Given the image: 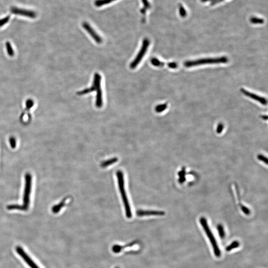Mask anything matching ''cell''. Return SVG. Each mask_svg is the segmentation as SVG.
I'll return each instance as SVG.
<instances>
[{"label": "cell", "mask_w": 268, "mask_h": 268, "mask_svg": "<svg viewBox=\"0 0 268 268\" xmlns=\"http://www.w3.org/2000/svg\"><path fill=\"white\" fill-rule=\"evenodd\" d=\"M32 174L27 173L25 175V185L23 191L22 205H11L7 206V210H18L21 211H27L29 209L30 204V196L32 193Z\"/></svg>", "instance_id": "cell-1"}, {"label": "cell", "mask_w": 268, "mask_h": 268, "mask_svg": "<svg viewBox=\"0 0 268 268\" xmlns=\"http://www.w3.org/2000/svg\"><path fill=\"white\" fill-rule=\"evenodd\" d=\"M101 80L102 77L100 74L96 72V74H94L93 83L92 87L77 92V94L81 96L88 94L91 92H97L96 105L97 108L102 107L103 105L102 92L101 89Z\"/></svg>", "instance_id": "cell-2"}, {"label": "cell", "mask_w": 268, "mask_h": 268, "mask_svg": "<svg viewBox=\"0 0 268 268\" xmlns=\"http://www.w3.org/2000/svg\"><path fill=\"white\" fill-rule=\"evenodd\" d=\"M116 176H117V178L118 179L120 192V194L122 196L123 202L124 206L126 216L128 219H131L132 216V211H131L130 203L129 202V200H128V197H127V194L126 192L125 189V182L123 172L121 170H118L116 172Z\"/></svg>", "instance_id": "cell-3"}, {"label": "cell", "mask_w": 268, "mask_h": 268, "mask_svg": "<svg viewBox=\"0 0 268 268\" xmlns=\"http://www.w3.org/2000/svg\"><path fill=\"white\" fill-rule=\"evenodd\" d=\"M228 62V58L226 56L218 58H205L195 60L187 61L184 63V66L186 68L206 65V64H225Z\"/></svg>", "instance_id": "cell-4"}, {"label": "cell", "mask_w": 268, "mask_h": 268, "mask_svg": "<svg viewBox=\"0 0 268 268\" xmlns=\"http://www.w3.org/2000/svg\"><path fill=\"white\" fill-rule=\"evenodd\" d=\"M200 222L205 231L206 236L210 239V241L211 243V246L213 247L215 256H216V257H220V256H221V251L220 250L219 246L217 245V242L214 237V234L211 232L210 228L208 226L206 219L204 217H201L200 219Z\"/></svg>", "instance_id": "cell-5"}, {"label": "cell", "mask_w": 268, "mask_h": 268, "mask_svg": "<svg viewBox=\"0 0 268 268\" xmlns=\"http://www.w3.org/2000/svg\"><path fill=\"white\" fill-rule=\"evenodd\" d=\"M150 44V40H149L147 38L144 39L140 50L139 51L136 58H135V59L132 61V63H131L130 66L131 69H135L136 67L138 66V65L142 60L143 57H144V56L147 52V49L149 48Z\"/></svg>", "instance_id": "cell-6"}, {"label": "cell", "mask_w": 268, "mask_h": 268, "mask_svg": "<svg viewBox=\"0 0 268 268\" xmlns=\"http://www.w3.org/2000/svg\"><path fill=\"white\" fill-rule=\"evenodd\" d=\"M82 27L97 43L101 44L102 42V39L96 32V31L92 28L90 24H88L87 22H84L82 23Z\"/></svg>", "instance_id": "cell-7"}, {"label": "cell", "mask_w": 268, "mask_h": 268, "mask_svg": "<svg viewBox=\"0 0 268 268\" xmlns=\"http://www.w3.org/2000/svg\"><path fill=\"white\" fill-rule=\"evenodd\" d=\"M16 251L17 252V253L21 256V257L23 258L24 261L28 265V266L31 267V268H39L21 247H17Z\"/></svg>", "instance_id": "cell-8"}, {"label": "cell", "mask_w": 268, "mask_h": 268, "mask_svg": "<svg viewBox=\"0 0 268 268\" xmlns=\"http://www.w3.org/2000/svg\"><path fill=\"white\" fill-rule=\"evenodd\" d=\"M241 92L245 96L247 97H249L254 99V100H256L257 102L261 103L262 105H267V100L266 98H264L263 97H260V96H258L257 94L252 93L251 92H248V91H246V89H244V88H241Z\"/></svg>", "instance_id": "cell-9"}, {"label": "cell", "mask_w": 268, "mask_h": 268, "mask_svg": "<svg viewBox=\"0 0 268 268\" xmlns=\"http://www.w3.org/2000/svg\"><path fill=\"white\" fill-rule=\"evenodd\" d=\"M136 215L140 217L149 216H163L166 213L164 211H160L143 210H139L136 211Z\"/></svg>", "instance_id": "cell-10"}, {"label": "cell", "mask_w": 268, "mask_h": 268, "mask_svg": "<svg viewBox=\"0 0 268 268\" xmlns=\"http://www.w3.org/2000/svg\"><path fill=\"white\" fill-rule=\"evenodd\" d=\"M136 241L132 242L130 243L129 244L124 245V246H121V245L116 244V245L113 246L112 247V250L115 253H119L121 251H122L126 248L131 247L133 246L136 244Z\"/></svg>", "instance_id": "cell-11"}, {"label": "cell", "mask_w": 268, "mask_h": 268, "mask_svg": "<svg viewBox=\"0 0 268 268\" xmlns=\"http://www.w3.org/2000/svg\"><path fill=\"white\" fill-rule=\"evenodd\" d=\"M118 161V158H117V157H113V158H111L109 159V160L103 161L101 163L100 166L102 168H105V167H107L109 166H110L112 164H114V163H116V162Z\"/></svg>", "instance_id": "cell-12"}, {"label": "cell", "mask_w": 268, "mask_h": 268, "mask_svg": "<svg viewBox=\"0 0 268 268\" xmlns=\"http://www.w3.org/2000/svg\"><path fill=\"white\" fill-rule=\"evenodd\" d=\"M68 198H65V199H64L62 201L60 202V203L58 205H57L54 206L52 208V211L53 213H55V214H57V213H59V211L61 210L62 208H63V206H65V204Z\"/></svg>", "instance_id": "cell-13"}, {"label": "cell", "mask_w": 268, "mask_h": 268, "mask_svg": "<svg viewBox=\"0 0 268 268\" xmlns=\"http://www.w3.org/2000/svg\"><path fill=\"white\" fill-rule=\"evenodd\" d=\"M116 0H96L94 2V5L97 7H102L104 5L110 4L113 2L115 1Z\"/></svg>", "instance_id": "cell-14"}, {"label": "cell", "mask_w": 268, "mask_h": 268, "mask_svg": "<svg viewBox=\"0 0 268 268\" xmlns=\"http://www.w3.org/2000/svg\"><path fill=\"white\" fill-rule=\"evenodd\" d=\"M141 1H142L143 5H144V7H143V9H141V12L143 14V16H144V19H145V15H146V10L147 9H150V7H151V5H150V2H148V0H141Z\"/></svg>", "instance_id": "cell-15"}, {"label": "cell", "mask_w": 268, "mask_h": 268, "mask_svg": "<svg viewBox=\"0 0 268 268\" xmlns=\"http://www.w3.org/2000/svg\"><path fill=\"white\" fill-rule=\"evenodd\" d=\"M151 62L153 66L157 67H162L164 66L165 65L164 62H161L158 59L156 58H152L151 60Z\"/></svg>", "instance_id": "cell-16"}, {"label": "cell", "mask_w": 268, "mask_h": 268, "mask_svg": "<svg viewBox=\"0 0 268 268\" xmlns=\"http://www.w3.org/2000/svg\"><path fill=\"white\" fill-rule=\"evenodd\" d=\"M6 47L7 54L9 55L11 57L13 56L14 55H15V52L13 51V48H12L11 43L9 42V41H7L6 43Z\"/></svg>", "instance_id": "cell-17"}, {"label": "cell", "mask_w": 268, "mask_h": 268, "mask_svg": "<svg viewBox=\"0 0 268 268\" xmlns=\"http://www.w3.org/2000/svg\"><path fill=\"white\" fill-rule=\"evenodd\" d=\"M239 245H240V243L238 241H234L233 242L231 243L229 246L226 247V251H227V252L231 251V250H233L235 248H238L239 246Z\"/></svg>", "instance_id": "cell-18"}, {"label": "cell", "mask_w": 268, "mask_h": 268, "mask_svg": "<svg viewBox=\"0 0 268 268\" xmlns=\"http://www.w3.org/2000/svg\"><path fill=\"white\" fill-rule=\"evenodd\" d=\"M217 231H218V232H219V236H220V238H221V239H223V238H225L226 234H225V230H224V227H223L222 225H221V224H219V225H217Z\"/></svg>", "instance_id": "cell-19"}, {"label": "cell", "mask_w": 268, "mask_h": 268, "mask_svg": "<svg viewBox=\"0 0 268 268\" xmlns=\"http://www.w3.org/2000/svg\"><path fill=\"white\" fill-rule=\"evenodd\" d=\"M167 107V103H164V104H160L157 105L155 108V110L156 112L160 113L162 112L164 110H166V109Z\"/></svg>", "instance_id": "cell-20"}, {"label": "cell", "mask_w": 268, "mask_h": 268, "mask_svg": "<svg viewBox=\"0 0 268 268\" xmlns=\"http://www.w3.org/2000/svg\"><path fill=\"white\" fill-rule=\"evenodd\" d=\"M258 159L261 161L263 162L266 164H268V158L262 155H259L258 156Z\"/></svg>", "instance_id": "cell-21"}, {"label": "cell", "mask_w": 268, "mask_h": 268, "mask_svg": "<svg viewBox=\"0 0 268 268\" xmlns=\"http://www.w3.org/2000/svg\"><path fill=\"white\" fill-rule=\"evenodd\" d=\"M168 67L171 69H175L178 68V64L176 62H170L167 64Z\"/></svg>", "instance_id": "cell-22"}, {"label": "cell", "mask_w": 268, "mask_h": 268, "mask_svg": "<svg viewBox=\"0 0 268 268\" xmlns=\"http://www.w3.org/2000/svg\"><path fill=\"white\" fill-rule=\"evenodd\" d=\"M10 144H11V146H12V148H15V147H16V140L15 138L12 137V138H10Z\"/></svg>", "instance_id": "cell-23"}, {"label": "cell", "mask_w": 268, "mask_h": 268, "mask_svg": "<svg viewBox=\"0 0 268 268\" xmlns=\"http://www.w3.org/2000/svg\"><path fill=\"white\" fill-rule=\"evenodd\" d=\"M223 125L222 124V123H220L218 126H217V129H216V132L218 134H220V133H221L222 130L223 129Z\"/></svg>", "instance_id": "cell-24"}, {"label": "cell", "mask_w": 268, "mask_h": 268, "mask_svg": "<svg viewBox=\"0 0 268 268\" xmlns=\"http://www.w3.org/2000/svg\"><path fill=\"white\" fill-rule=\"evenodd\" d=\"M251 22L255 24H257V23H263V21L261 19H256V18H253L251 20Z\"/></svg>", "instance_id": "cell-25"}, {"label": "cell", "mask_w": 268, "mask_h": 268, "mask_svg": "<svg viewBox=\"0 0 268 268\" xmlns=\"http://www.w3.org/2000/svg\"><path fill=\"white\" fill-rule=\"evenodd\" d=\"M9 18L7 17H6L4 19L0 20V27H2V26H4V24L7 23V22L9 21Z\"/></svg>", "instance_id": "cell-26"}, {"label": "cell", "mask_w": 268, "mask_h": 268, "mask_svg": "<svg viewBox=\"0 0 268 268\" xmlns=\"http://www.w3.org/2000/svg\"><path fill=\"white\" fill-rule=\"evenodd\" d=\"M261 117H262V118L263 119L265 120H267V119H268V116H267V115H262Z\"/></svg>", "instance_id": "cell-27"}, {"label": "cell", "mask_w": 268, "mask_h": 268, "mask_svg": "<svg viewBox=\"0 0 268 268\" xmlns=\"http://www.w3.org/2000/svg\"><path fill=\"white\" fill-rule=\"evenodd\" d=\"M115 268H119V267H115Z\"/></svg>", "instance_id": "cell-28"}]
</instances>
